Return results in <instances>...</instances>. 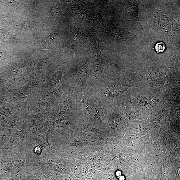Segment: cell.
I'll return each mask as SVG.
<instances>
[{
  "instance_id": "cell-9",
  "label": "cell",
  "mask_w": 180,
  "mask_h": 180,
  "mask_svg": "<svg viewBox=\"0 0 180 180\" xmlns=\"http://www.w3.org/2000/svg\"><path fill=\"white\" fill-rule=\"evenodd\" d=\"M156 180H167V177L165 174L161 173L157 176Z\"/></svg>"
},
{
  "instance_id": "cell-5",
  "label": "cell",
  "mask_w": 180,
  "mask_h": 180,
  "mask_svg": "<svg viewBox=\"0 0 180 180\" xmlns=\"http://www.w3.org/2000/svg\"><path fill=\"white\" fill-rule=\"evenodd\" d=\"M107 180H116V175L114 170H111L108 173Z\"/></svg>"
},
{
  "instance_id": "cell-4",
  "label": "cell",
  "mask_w": 180,
  "mask_h": 180,
  "mask_svg": "<svg viewBox=\"0 0 180 180\" xmlns=\"http://www.w3.org/2000/svg\"><path fill=\"white\" fill-rule=\"evenodd\" d=\"M165 45L162 42H159V43H157L155 46L156 50L157 53L164 52L165 50Z\"/></svg>"
},
{
  "instance_id": "cell-3",
  "label": "cell",
  "mask_w": 180,
  "mask_h": 180,
  "mask_svg": "<svg viewBox=\"0 0 180 180\" xmlns=\"http://www.w3.org/2000/svg\"><path fill=\"white\" fill-rule=\"evenodd\" d=\"M90 172L95 176H98L100 174V170L97 165H92L89 167Z\"/></svg>"
},
{
  "instance_id": "cell-12",
  "label": "cell",
  "mask_w": 180,
  "mask_h": 180,
  "mask_svg": "<svg viewBox=\"0 0 180 180\" xmlns=\"http://www.w3.org/2000/svg\"><path fill=\"white\" fill-rule=\"evenodd\" d=\"M1 180H12L10 178H2Z\"/></svg>"
},
{
  "instance_id": "cell-2",
  "label": "cell",
  "mask_w": 180,
  "mask_h": 180,
  "mask_svg": "<svg viewBox=\"0 0 180 180\" xmlns=\"http://www.w3.org/2000/svg\"><path fill=\"white\" fill-rule=\"evenodd\" d=\"M89 173L88 169L86 166H83L79 168L75 173V176L77 178H83L88 175Z\"/></svg>"
},
{
  "instance_id": "cell-8",
  "label": "cell",
  "mask_w": 180,
  "mask_h": 180,
  "mask_svg": "<svg viewBox=\"0 0 180 180\" xmlns=\"http://www.w3.org/2000/svg\"><path fill=\"white\" fill-rule=\"evenodd\" d=\"M99 58L95 59L94 62V67L95 70H99L100 68L101 64Z\"/></svg>"
},
{
  "instance_id": "cell-1",
  "label": "cell",
  "mask_w": 180,
  "mask_h": 180,
  "mask_svg": "<svg viewBox=\"0 0 180 180\" xmlns=\"http://www.w3.org/2000/svg\"><path fill=\"white\" fill-rule=\"evenodd\" d=\"M62 74L61 72H56L49 81V85L54 86L57 85L60 82Z\"/></svg>"
},
{
  "instance_id": "cell-6",
  "label": "cell",
  "mask_w": 180,
  "mask_h": 180,
  "mask_svg": "<svg viewBox=\"0 0 180 180\" xmlns=\"http://www.w3.org/2000/svg\"><path fill=\"white\" fill-rule=\"evenodd\" d=\"M70 107L69 105H67V104H63L62 105H61L60 107V109H61L62 111L64 112H69V109L71 108Z\"/></svg>"
},
{
  "instance_id": "cell-7",
  "label": "cell",
  "mask_w": 180,
  "mask_h": 180,
  "mask_svg": "<svg viewBox=\"0 0 180 180\" xmlns=\"http://www.w3.org/2000/svg\"><path fill=\"white\" fill-rule=\"evenodd\" d=\"M53 168H54L55 170L60 171V172H63L64 171V168L62 166L60 165H59L58 164H56L54 166Z\"/></svg>"
},
{
  "instance_id": "cell-10",
  "label": "cell",
  "mask_w": 180,
  "mask_h": 180,
  "mask_svg": "<svg viewBox=\"0 0 180 180\" xmlns=\"http://www.w3.org/2000/svg\"><path fill=\"white\" fill-rule=\"evenodd\" d=\"M41 148L40 146H38L35 148V153L36 154H40L42 151Z\"/></svg>"
},
{
  "instance_id": "cell-11",
  "label": "cell",
  "mask_w": 180,
  "mask_h": 180,
  "mask_svg": "<svg viewBox=\"0 0 180 180\" xmlns=\"http://www.w3.org/2000/svg\"><path fill=\"white\" fill-rule=\"evenodd\" d=\"M62 179L63 180H72V178H69V176H63L62 178Z\"/></svg>"
}]
</instances>
